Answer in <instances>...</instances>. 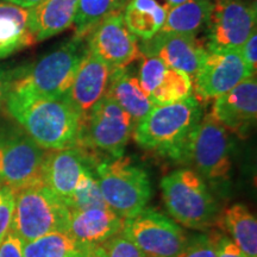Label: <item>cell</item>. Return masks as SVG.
<instances>
[{
  "label": "cell",
  "instance_id": "6da1fadb",
  "mask_svg": "<svg viewBox=\"0 0 257 257\" xmlns=\"http://www.w3.org/2000/svg\"><path fill=\"white\" fill-rule=\"evenodd\" d=\"M8 112L44 150L76 147L81 118L66 98H41L10 92Z\"/></svg>",
  "mask_w": 257,
  "mask_h": 257
},
{
  "label": "cell",
  "instance_id": "7a4b0ae2",
  "mask_svg": "<svg viewBox=\"0 0 257 257\" xmlns=\"http://www.w3.org/2000/svg\"><path fill=\"white\" fill-rule=\"evenodd\" d=\"M201 118L200 101L192 95L173 104L154 106L135 125L133 138L143 149L179 162Z\"/></svg>",
  "mask_w": 257,
  "mask_h": 257
},
{
  "label": "cell",
  "instance_id": "3957f363",
  "mask_svg": "<svg viewBox=\"0 0 257 257\" xmlns=\"http://www.w3.org/2000/svg\"><path fill=\"white\" fill-rule=\"evenodd\" d=\"M85 51L82 41L73 38L32 66L14 69L10 92L41 98H64Z\"/></svg>",
  "mask_w": 257,
  "mask_h": 257
},
{
  "label": "cell",
  "instance_id": "277c9868",
  "mask_svg": "<svg viewBox=\"0 0 257 257\" xmlns=\"http://www.w3.org/2000/svg\"><path fill=\"white\" fill-rule=\"evenodd\" d=\"M93 172L108 207L123 219L147 207L152 198V185L142 167L128 157H110L94 163Z\"/></svg>",
  "mask_w": 257,
  "mask_h": 257
},
{
  "label": "cell",
  "instance_id": "5b68a950",
  "mask_svg": "<svg viewBox=\"0 0 257 257\" xmlns=\"http://www.w3.org/2000/svg\"><path fill=\"white\" fill-rule=\"evenodd\" d=\"M160 186L167 211L176 223L195 230L214 224L218 205L204 178L194 169L174 170L161 180Z\"/></svg>",
  "mask_w": 257,
  "mask_h": 257
},
{
  "label": "cell",
  "instance_id": "8992f818",
  "mask_svg": "<svg viewBox=\"0 0 257 257\" xmlns=\"http://www.w3.org/2000/svg\"><path fill=\"white\" fill-rule=\"evenodd\" d=\"M69 214L66 202L41 180L16 191L10 231L17 234L23 243L51 232H67Z\"/></svg>",
  "mask_w": 257,
  "mask_h": 257
},
{
  "label": "cell",
  "instance_id": "52a82bcc",
  "mask_svg": "<svg viewBox=\"0 0 257 257\" xmlns=\"http://www.w3.org/2000/svg\"><path fill=\"white\" fill-rule=\"evenodd\" d=\"M46 150L23 128L0 126V184L18 191L42 180Z\"/></svg>",
  "mask_w": 257,
  "mask_h": 257
},
{
  "label": "cell",
  "instance_id": "ba28073f",
  "mask_svg": "<svg viewBox=\"0 0 257 257\" xmlns=\"http://www.w3.org/2000/svg\"><path fill=\"white\" fill-rule=\"evenodd\" d=\"M179 162L192 165L204 179H226L231 169L226 128L211 114L202 117L186 142Z\"/></svg>",
  "mask_w": 257,
  "mask_h": 257
},
{
  "label": "cell",
  "instance_id": "9c48e42d",
  "mask_svg": "<svg viewBox=\"0 0 257 257\" xmlns=\"http://www.w3.org/2000/svg\"><path fill=\"white\" fill-rule=\"evenodd\" d=\"M135 125L131 115L105 95L82 123L78 146L120 157L133 136Z\"/></svg>",
  "mask_w": 257,
  "mask_h": 257
},
{
  "label": "cell",
  "instance_id": "30bf717a",
  "mask_svg": "<svg viewBox=\"0 0 257 257\" xmlns=\"http://www.w3.org/2000/svg\"><path fill=\"white\" fill-rule=\"evenodd\" d=\"M121 232L146 257H175L188 239L174 220L147 207L124 219Z\"/></svg>",
  "mask_w": 257,
  "mask_h": 257
},
{
  "label": "cell",
  "instance_id": "8fae6325",
  "mask_svg": "<svg viewBox=\"0 0 257 257\" xmlns=\"http://www.w3.org/2000/svg\"><path fill=\"white\" fill-rule=\"evenodd\" d=\"M206 25V50L238 49L256 31V0H213Z\"/></svg>",
  "mask_w": 257,
  "mask_h": 257
},
{
  "label": "cell",
  "instance_id": "7c38bea8",
  "mask_svg": "<svg viewBox=\"0 0 257 257\" xmlns=\"http://www.w3.org/2000/svg\"><path fill=\"white\" fill-rule=\"evenodd\" d=\"M250 75L256 74L250 72L239 48L206 50L192 82L198 100L207 101L219 98Z\"/></svg>",
  "mask_w": 257,
  "mask_h": 257
},
{
  "label": "cell",
  "instance_id": "4fadbf2b",
  "mask_svg": "<svg viewBox=\"0 0 257 257\" xmlns=\"http://www.w3.org/2000/svg\"><path fill=\"white\" fill-rule=\"evenodd\" d=\"M87 49L112 69L128 67L141 56L140 42L124 23L123 12L101 21L86 36Z\"/></svg>",
  "mask_w": 257,
  "mask_h": 257
},
{
  "label": "cell",
  "instance_id": "5bb4252c",
  "mask_svg": "<svg viewBox=\"0 0 257 257\" xmlns=\"http://www.w3.org/2000/svg\"><path fill=\"white\" fill-rule=\"evenodd\" d=\"M95 161L82 147L48 150L42 166V181L66 202Z\"/></svg>",
  "mask_w": 257,
  "mask_h": 257
},
{
  "label": "cell",
  "instance_id": "9a60e30c",
  "mask_svg": "<svg viewBox=\"0 0 257 257\" xmlns=\"http://www.w3.org/2000/svg\"><path fill=\"white\" fill-rule=\"evenodd\" d=\"M113 69L93 55L86 47L73 83L64 98L81 118V125L107 92Z\"/></svg>",
  "mask_w": 257,
  "mask_h": 257
},
{
  "label": "cell",
  "instance_id": "2e32d148",
  "mask_svg": "<svg viewBox=\"0 0 257 257\" xmlns=\"http://www.w3.org/2000/svg\"><path fill=\"white\" fill-rule=\"evenodd\" d=\"M140 50L141 55L155 56L167 67L182 70L193 80L206 48L194 35L159 32L150 40L141 42Z\"/></svg>",
  "mask_w": 257,
  "mask_h": 257
},
{
  "label": "cell",
  "instance_id": "e0dca14e",
  "mask_svg": "<svg viewBox=\"0 0 257 257\" xmlns=\"http://www.w3.org/2000/svg\"><path fill=\"white\" fill-rule=\"evenodd\" d=\"M212 117L232 133L245 136L257 118L256 75L239 82L236 87L214 100Z\"/></svg>",
  "mask_w": 257,
  "mask_h": 257
},
{
  "label": "cell",
  "instance_id": "ac0fdd59",
  "mask_svg": "<svg viewBox=\"0 0 257 257\" xmlns=\"http://www.w3.org/2000/svg\"><path fill=\"white\" fill-rule=\"evenodd\" d=\"M124 219L110 207L70 211L68 234L82 248L98 245L121 232Z\"/></svg>",
  "mask_w": 257,
  "mask_h": 257
},
{
  "label": "cell",
  "instance_id": "d6986e66",
  "mask_svg": "<svg viewBox=\"0 0 257 257\" xmlns=\"http://www.w3.org/2000/svg\"><path fill=\"white\" fill-rule=\"evenodd\" d=\"M79 0H43L29 9V27L35 41L42 42L74 25Z\"/></svg>",
  "mask_w": 257,
  "mask_h": 257
},
{
  "label": "cell",
  "instance_id": "ffe728a7",
  "mask_svg": "<svg viewBox=\"0 0 257 257\" xmlns=\"http://www.w3.org/2000/svg\"><path fill=\"white\" fill-rule=\"evenodd\" d=\"M106 96H110L124 111H126L135 124H137L154 107L149 96L141 86L138 74H135L128 67L113 69Z\"/></svg>",
  "mask_w": 257,
  "mask_h": 257
},
{
  "label": "cell",
  "instance_id": "44dd1931",
  "mask_svg": "<svg viewBox=\"0 0 257 257\" xmlns=\"http://www.w3.org/2000/svg\"><path fill=\"white\" fill-rule=\"evenodd\" d=\"M36 43L29 27V9L0 3V59Z\"/></svg>",
  "mask_w": 257,
  "mask_h": 257
},
{
  "label": "cell",
  "instance_id": "7402d4cb",
  "mask_svg": "<svg viewBox=\"0 0 257 257\" xmlns=\"http://www.w3.org/2000/svg\"><path fill=\"white\" fill-rule=\"evenodd\" d=\"M168 8L156 0H128L123 10L124 23L136 37L150 40L162 29Z\"/></svg>",
  "mask_w": 257,
  "mask_h": 257
},
{
  "label": "cell",
  "instance_id": "603a6c76",
  "mask_svg": "<svg viewBox=\"0 0 257 257\" xmlns=\"http://www.w3.org/2000/svg\"><path fill=\"white\" fill-rule=\"evenodd\" d=\"M213 0H188L168 8L167 17L160 32L197 35L208 23L213 11Z\"/></svg>",
  "mask_w": 257,
  "mask_h": 257
},
{
  "label": "cell",
  "instance_id": "cb8c5ba5",
  "mask_svg": "<svg viewBox=\"0 0 257 257\" xmlns=\"http://www.w3.org/2000/svg\"><path fill=\"white\" fill-rule=\"evenodd\" d=\"M223 223L244 255L257 257V220L248 207L242 204L229 207L224 213Z\"/></svg>",
  "mask_w": 257,
  "mask_h": 257
},
{
  "label": "cell",
  "instance_id": "d4e9b609",
  "mask_svg": "<svg viewBox=\"0 0 257 257\" xmlns=\"http://www.w3.org/2000/svg\"><path fill=\"white\" fill-rule=\"evenodd\" d=\"M127 3L128 0H79L74 21V40H85L101 21L117 12H123Z\"/></svg>",
  "mask_w": 257,
  "mask_h": 257
},
{
  "label": "cell",
  "instance_id": "484cf974",
  "mask_svg": "<svg viewBox=\"0 0 257 257\" xmlns=\"http://www.w3.org/2000/svg\"><path fill=\"white\" fill-rule=\"evenodd\" d=\"M192 92L193 82L187 74L167 67L155 88L150 92L149 99L154 106L168 105L188 98Z\"/></svg>",
  "mask_w": 257,
  "mask_h": 257
},
{
  "label": "cell",
  "instance_id": "4316f807",
  "mask_svg": "<svg viewBox=\"0 0 257 257\" xmlns=\"http://www.w3.org/2000/svg\"><path fill=\"white\" fill-rule=\"evenodd\" d=\"M85 250L68 232H51L23 244L24 257H73Z\"/></svg>",
  "mask_w": 257,
  "mask_h": 257
},
{
  "label": "cell",
  "instance_id": "83f0119b",
  "mask_svg": "<svg viewBox=\"0 0 257 257\" xmlns=\"http://www.w3.org/2000/svg\"><path fill=\"white\" fill-rule=\"evenodd\" d=\"M67 206L69 211L74 210H87L94 207H108L102 198V194L99 187L94 172L89 170L83 176L78 187L72 194V197L67 201Z\"/></svg>",
  "mask_w": 257,
  "mask_h": 257
},
{
  "label": "cell",
  "instance_id": "f1b7e54d",
  "mask_svg": "<svg viewBox=\"0 0 257 257\" xmlns=\"http://www.w3.org/2000/svg\"><path fill=\"white\" fill-rule=\"evenodd\" d=\"M85 255L87 257H146L123 232L86 249Z\"/></svg>",
  "mask_w": 257,
  "mask_h": 257
},
{
  "label": "cell",
  "instance_id": "f546056e",
  "mask_svg": "<svg viewBox=\"0 0 257 257\" xmlns=\"http://www.w3.org/2000/svg\"><path fill=\"white\" fill-rule=\"evenodd\" d=\"M175 257H217V238L207 234L192 237Z\"/></svg>",
  "mask_w": 257,
  "mask_h": 257
},
{
  "label": "cell",
  "instance_id": "4dcf8cb0",
  "mask_svg": "<svg viewBox=\"0 0 257 257\" xmlns=\"http://www.w3.org/2000/svg\"><path fill=\"white\" fill-rule=\"evenodd\" d=\"M16 192L8 186L0 187V243L10 232L14 219Z\"/></svg>",
  "mask_w": 257,
  "mask_h": 257
},
{
  "label": "cell",
  "instance_id": "1f68e13d",
  "mask_svg": "<svg viewBox=\"0 0 257 257\" xmlns=\"http://www.w3.org/2000/svg\"><path fill=\"white\" fill-rule=\"evenodd\" d=\"M23 240L12 231L0 243V257H24Z\"/></svg>",
  "mask_w": 257,
  "mask_h": 257
},
{
  "label": "cell",
  "instance_id": "d6a6232c",
  "mask_svg": "<svg viewBox=\"0 0 257 257\" xmlns=\"http://www.w3.org/2000/svg\"><path fill=\"white\" fill-rule=\"evenodd\" d=\"M240 53L244 61H245L246 66L249 67L250 72L256 74L257 69V34L253 31L245 43L239 48Z\"/></svg>",
  "mask_w": 257,
  "mask_h": 257
},
{
  "label": "cell",
  "instance_id": "836d02e7",
  "mask_svg": "<svg viewBox=\"0 0 257 257\" xmlns=\"http://www.w3.org/2000/svg\"><path fill=\"white\" fill-rule=\"evenodd\" d=\"M217 257H246L236 243L227 237L217 238Z\"/></svg>",
  "mask_w": 257,
  "mask_h": 257
},
{
  "label": "cell",
  "instance_id": "e575fe53",
  "mask_svg": "<svg viewBox=\"0 0 257 257\" xmlns=\"http://www.w3.org/2000/svg\"><path fill=\"white\" fill-rule=\"evenodd\" d=\"M14 69L0 68V105L6 101L14 81Z\"/></svg>",
  "mask_w": 257,
  "mask_h": 257
},
{
  "label": "cell",
  "instance_id": "d590c367",
  "mask_svg": "<svg viewBox=\"0 0 257 257\" xmlns=\"http://www.w3.org/2000/svg\"><path fill=\"white\" fill-rule=\"evenodd\" d=\"M3 2L21 6V8H24V9H31L34 8V6L40 4V3L43 2V0H3Z\"/></svg>",
  "mask_w": 257,
  "mask_h": 257
},
{
  "label": "cell",
  "instance_id": "8d00e7d4",
  "mask_svg": "<svg viewBox=\"0 0 257 257\" xmlns=\"http://www.w3.org/2000/svg\"><path fill=\"white\" fill-rule=\"evenodd\" d=\"M166 2L168 3L169 8H172V6H178L180 4H184V3L188 2V0H166Z\"/></svg>",
  "mask_w": 257,
  "mask_h": 257
},
{
  "label": "cell",
  "instance_id": "74e56055",
  "mask_svg": "<svg viewBox=\"0 0 257 257\" xmlns=\"http://www.w3.org/2000/svg\"><path fill=\"white\" fill-rule=\"evenodd\" d=\"M73 257H87V256L85 255V251H81V252L76 253V255H74Z\"/></svg>",
  "mask_w": 257,
  "mask_h": 257
},
{
  "label": "cell",
  "instance_id": "f35d334b",
  "mask_svg": "<svg viewBox=\"0 0 257 257\" xmlns=\"http://www.w3.org/2000/svg\"><path fill=\"white\" fill-rule=\"evenodd\" d=\"M0 187H2V184H0Z\"/></svg>",
  "mask_w": 257,
  "mask_h": 257
}]
</instances>
